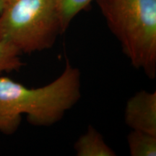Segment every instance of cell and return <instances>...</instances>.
Returning <instances> with one entry per match:
<instances>
[{
  "mask_svg": "<svg viewBox=\"0 0 156 156\" xmlns=\"http://www.w3.org/2000/svg\"><path fill=\"white\" fill-rule=\"evenodd\" d=\"M81 96V73L66 60L62 73L51 83L29 88L9 77H0V132L15 133L23 115L31 125L49 126L63 118Z\"/></svg>",
  "mask_w": 156,
  "mask_h": 156,
  "instance_id": "1",
  "label": "cell"
},
{
  "mask_svg": "<svg viewBox=\"0 0 156 156\" xmlns=\"http://www.w3.org/2000/svg\"><path fill=\"white\" fill-rule=\"evenodd\" d=\"M132 65L156 77V0H95Z\"/></svg>",
  "mask_w": 156,
  "mask_h": 156,
  "instance_id": "2",
  "label": "cell"
},
{
  "mask_svg": "<svg viewBox=\"0 0 156 156\" xmlns=\"http://www.w3.org/2000/svg\"><path fill=\"white\" fill-rule=\"evenodd\" d=\"M62 34L57 0H4L0 39L22 54L49 49Z\"/></svg>",
  "mask_w": 156,
  "mask_h": 156,
  "instance_id": "3",
  "label": "cell"
},
{
  "mask_svg": "<svg viewBox=\"0 0 156 156\" xmlns=\"http://www.w3.org/2000/svg\"><path fill=\"white\" fill-rule=\"evenodd\" d=\"M124 121L132 130L156 136V92L140 90L127 101Z\"/></svg>",
  "mask_w": 156,
  "mask_h": 156,
  "instance_id": "4",
  "label": "cell"
},
{
  "mask_svg": "<svg viewBox=\"0 0 156 156\" xmlns=\"http://www.w3.org/2000/svg\"><path fill=\"white\" fill-rule=\"evenodd\" d=\"M77 156H116V154L105 142L101 134L92 125L78 138L74 145Z\"/></svg>",
  "mask_w": 156,
  "mask_h": 156,
  "instance_id": "5",
  "label": "cell"
},
{
  "mask_svg": "<svg viewBox=\"0 0 156 156\" xmlns=\"http://www.w3.org/2000/svg\"><path fill=\"white\" fill-rule=\"evenodd\" d=\"M127 144L130 155H156L155 135L138 130H132L127 136Z\"/></svg>",
  "mask_w": 156,
  "mask_h": 156,
  "instance_id": "6",
  "label": "cell"
},
{
  "mask_svg": "<svg viewBox=\"0 0 156 156\" xmlns=\"http://www.w3.org/2000/svg\"><path fill=\"white\" fill-rule=\"evenodd\" d=\"M21 51L10 43L0 39V75L19 71L24 65Z\"/></svg>",
  "mask_w": 156,
  "mask_h": 156,
  "instance_id": "7",
  "label": "cell"
},
{
  "mask_svg": "<svg viewBox=\"0 0 156 156\" xmlns=\"http://www.w3.org/2000/svg\"><path fill=\"white\" fill-rule=\"evenodd\" d=\"M95 0H57L62 32L69 28L73 19Z\"/></svg>",
  "mask_w": 156,
  "mask_h": 156,
  "instance_id": "8",
  "label": "cell"
},
{
  "mask_svg": "<svg viewBox=\"0 0 156 156\" xmlns=\"http://www.w3.org/2000/svg\"><path fill=\"white\" fill-rule=\"evenodd\" d=\"M3 2H4V0H0V11H1L2 7V5H3Z\"/></svg>",
  "mask_w": 156,
  "mask_h": 156,
  "instance_id": "9",
  "label": "cell"
}]
</instances>
